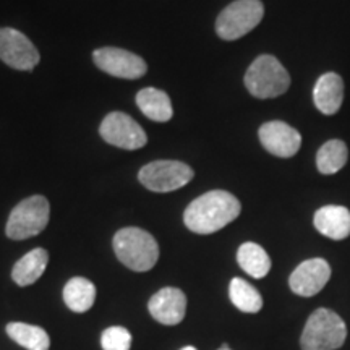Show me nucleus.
<instances>
[{"mask_svg": "<svg viewBox=\"0 0 350 350\" xmlns=\"http://www.w3.org/2000/svg\"><path fill=\"white\" fill-rule=\"evenodd\" d=\"M96 67L111 77L138 80L148 72V65L142 57L120 47H100L93 52Z\"/></svg>", "mask_w": 350, "mask_h": 350, "instance_id": "obj_10", "label": "nucleus"}, {"mask_svg": "<svg viewBox=\"0 0 350 350\" xmlns=\"http://www.w3.org/2000/svg\"><path fill=\"white\" fill-rule=\"evenodd\" d=\"M219 350H232V349H229V345H222V347Z\"/></svg>", "mask_w": 350, "mask_h": 350, "instance_id": "obj_24", "label": "nucleus"}, {"mask_svg": "<svg viewBox=\"0 0 350 350\" xmlns=\"http://www.w3.org/2000/svg\"><path fill=\"white\" fill-rule=\"evenodd\" d=\"M237 261L240 268L255 279L265 278L271 269L269 255L265 252V248L253 242L240 245L237 252Z\"/></svg>", "mask_w": 350, "mask_h": 350, "instance_id": "obj_19", "label": "nucleus"}, {"mask_svg": "<svg viewBox=\"0 0 350 350\" xmlns=\"http://www.w3.org/2000/svg\"><path fill=\"white\" fill-rule=\"evenodd\" d=\"M7 334L28 350H49L51 339L49 334L42 327L26 323H8Z\"/></svg>", "mask_w": 350, "mask_h": 350, "instance_id": "obj_20", "label": "nucleus"}, {"mask_svg": "<svg viewBox=\"0 0 350 350\" xmlns=\"http://www.w3.org/2000/svg\"><path fill=\"white\" fill-rule=\"evenodd\" d=\"M331 278V268L323 258L306 260L295 268L288 279L292 292L300 297H313L321 292Z\"/></svg>", "mask_w": 350, "mask_h": 350, "instance_id": "obj_12", "label": "nucleus"}, {"mask_svg": "<svg viewBox=\"0 0 350 350\" xmlns=\"http://www.w3.org/2000/svg\"><path fill=\"white\" fill-rule=\"evenodd\" d=\"M347 338V327L338 313L327 308H318L306 319L301 332V350H336Z\"/></svg>", "mask_w": 350, "mask_h": 350, "instance_id": "obj_4", "label": "nucleus"}, {"mask_svg": "<svg viewBox=\"0 0 350 350\" xmlns=\"http://www.w3.org/2000/svg\"><path fill=\"white\" fill-rule=\"evenodd\" d=\"M193 175V169L180 161H154L143 165L138 178L148 190L169 193L190 183Z\"/></svg>", "mask_w": 350, "mask_h": 350, "instance_id": "obj_7", "label": "nucleus"}, {"mask_svg": "<svg viewBox=\"0 0 350 350\" xmlns=\"http://www.w3.org/2000/svg\"><path fill=\"white\" fill-rule=\"evenodd\" d=\"M99 133L106 143L126 151L139 150L148 143L142 125L124 112L107 113L99 126Z\"/></svg>", "mask_w": 350, "mask_h": 350, "instance_id": "obj_8", "label": "nucleus"}, {"mask_svg": "<svg viewBox=\"0 0 350 350\" xmlns=\"http://www.w3.org/2000/svg\"><path fill=\"white\" fill-rule=\"evenodd\" d=\"M258 137L266 151L278 157H292L299 152L301 137L295 129L286 122L273 120L261 125Z\"/></svg>", "mask_w": 350, "mask_h": 350, "instance_id": "obj_11", "label": "nucleus"}, {"mask_svg": "<svg viewBox=\"0 0 350 350\" xmlns=\"http://www.w3.org/2000/svg\"><path fill=\"white\" fill-rule=\"evenodd\" d=\"M100 345H103V350H130V331L122 326L107 327V329L103 332V336H100Z\"/></svg>", "mask_w": 350, "mask_h": 350, "instance_id": "obj_23", "label": "nucleus"}, {"mask_svg": "<svg viewBox=\"0 0 350 350\" xmlns=\"http://www.w3.org/2000/svg\"><path fill=\"white\" fill-rule=\"evenodd\" d=\"M314 106L325 116H334L339 112L344 100V80L338 73H325L319 77L313 90Z\"/></svg>", "mask_w": 350, "mask_h": 350, "instance_id": "obj_14", "label": "nucleus"}, {"mask_svg": "<svg viewBox=\"0 0 350 350\" xmlns=\"http://www.w3.org/2000/svg\"><path fill=\"white\" fill-rule=\"evenodd\" d=\"M182 350H196L195 347H191V345H188V347H183Z\"/></svg>", "mask_w": 350, "mask_h": 350, "instance_id": "obj_25", "label": "nucleus"}, {"mask_svg": "<svg viewBox=\"0 0 350 350\" xmlns=\"http://www.w3.org/2000/svg\"><path fill=\"white\" fill-rule=\"evenodd\" d=\"M96 300V287L90 279L73 278L64 287V301L72 312L85 313Z\"/></svg>", "mask_w": 350, "mask_h": 350, "instance_id": "obj_18", "label": "nucleus"}, {"mask_svg": "<svg viewBox=\"0 0 350 350\" xmlns=\"http://www.w3.org/2000/svg\"><path fill=\"white\" fill-rule=\"evenodd\" d=\"M148 308L157 323L165 326H175L185 318L187 297L180 288L164 287L151 297Z\"/></svg>", "mask_w": 350, "mask_h": 350, "instance_id": "obj_13", "label": "nucleus"}, {"mask_svg": "<svg viewBox=\"0 0 350 350\" xmlns=\"http://www.w3.org/2000/svg\"><path fill=\"white\" fill-rule=\"evenodd\" d=\"M248 93L258 99H273L286 93L291 86V75L274 55H260L245 73Z\"/></svg>", "mask_w": 350, "mask_h": 350, "instance_id": "obj_3", "label": "nucleus"}, {"mask_svg": "<svg viewBox=\"0 0 350 350\" xmlns=\"http://www.w3.org/2000/svg\"><path fill=\"white\" fill-rule=\"evenodd\" d=\"M265 5L261 0H235L219 13L216 33L224 41L243 38L261 23Z\"/></svg>", "mask_w": 350, "mask_h": 350, "instance_id": "obj_6", "label": "nucleus"}, {"mask_svg": "<svg viewBox=\"0 0 350 350\" xmlns=\"http://www.w3.org/2000/svg\"><path fill=\"white\" fill-rule=\"evenodd\" d=\"M0 60L13 70L31 72L38 67L41 55L18 29L0 28Z\"/></svg>", "mask_w": 350, "mask_h": 350, "instance_id": "obj_9", "label": "nucleus"}, {"mask_svg": "<svg viewBox=\"0 0 350 350\" xmlns=\"http://www.w3.org/2000/svg\"><path fill=\"white\" fill-rule=\"evenodd\" d=\"M313 224L319 234L331 240H344L350 235V211L344 206H323L314 213Z\"/></svg>", "mask_w": 350, "mask_h": 350, "instance_id": "obj_15", "label": "nucleus"}, {"mask_svg": "<svg viewBox=\"0 0 350 350\" xmlns=\"http://www.w3.org/2000/svg\"><path fill=\"white\" fill-rule=\"evenodd\" d=\"M229 295L232 304L243 313H258L262 308V299L260 292L252 284H248L240 278H234L230 281Z\"/></svg>", "mask_w": 350, "mask_h": 350, "instance_id": "obj_22", "label": "nucleus"}, {"mask_svg": "<svg viewBox=\"0 0 350 350\" xmlns=\"http://www.w3.org/2000/svg\"><path fill=\"white\" fill-rule=\"evenodd\" d=\"M137 104L148 119L159 122H169L174 116L172 103L167 93L157 90V88H144L137 94Z\"/></svg>", "mask_w": 350, "mask_h": 350, "instance_id": "obj_17", "label": "nucleus"}, {"mask_svg": "<svg viewBox=\"0 0 350 350\" xmlns=\"http://www.w3.org/2000/svg\"><path fill=\"white\" fill-rule=\"evenodd\" d=\"M51 204L46 196L34 195L20 201L8 216L5 234L12 240L36 237L49 224Z\"/></svg>", "mask_w": 350, "mask_h": 350, "instance_id": "obj_5", "label": "nucleus"}, {"mask_svg": "<svg viewBox=\"0 0 350 350\" xmlns=\"http://www.w3.org/2000/svg\"><path fill=\"white\" fill-rule=\"evenodd\" d=\"M347 144L340 139H329L319 148L317 154V167L323 175H332L344 167L347 163Z\"/></svg>", "mask_w": 350, "mask_h": 350, "instance_id": "obj_21", "label": "nucleus"}, {"mask_svg": "<svg viewBox=\"0 0 350 350\" xmlns=\"http://www.w3.org/2000/svg\"><path fill=\"white\" fill-rule=\"evenodd\" d=\"M242 204L234 195L224 190H213L198 196L183 213V222L195 234L208 235L224 229L239 217Z\"/></svg>", "mask_w": 350, "mask_h": 350, "instance_id": "obj_1", "label": "nucleus"}, {"mask_svg": "<svg viewBox=\"0 0 350 350\" xmlns=\"http://www.w3.org/2000/svg\"><path fill=\"white\" fill-rule=\"evenodd\" d=\"M113 252L122 265L137 273H146L159 260V245L150 232L138 227H125L113 237Z\"/></svg>", "mask_w": 350, "mask_h": 350, "instance_id": "obj_2", "label": "nucleus"}, {"mask_svg": "<svg viewBox=\"0 0 350 350\" xmlns=\"http://www.w3.org/2000/svg\"><path fill=\"white\" fill-rule=\"evenodd\" d=\"M47 262H49V253L44 248H34L15 262L12 269V279L20 287L31 286L44 274Z\"/></svg>", "mask_w": 350, "mask_h": 350, "instance_id": "obj_16", "label": "nucleus"}]
</instances>
